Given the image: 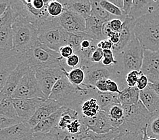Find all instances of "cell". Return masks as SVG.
<instances>
[{"mask_svg": "<svg viewBox=\"0 0 159 140\" xmlns=\"http://www.w3.org/2000/svg\"><path fill=\"white\" fill-rule=\"evenodd\" d=\"M95 88L75 86L64 75L56 82L48 98L57 101L62 107L74 109L79 112L81 104L85 100L92 98Z\"/></svg>", "mask_w": 159, "mask_h": 140, "instance_id": "1", "label": "cell"}, {"mask_svg": "<svg viewBox=\"0 0 159 140\" xmlns=\"http://www.w3.org/2000/svg\"><path fill=\"white\" fill-rule=\"evenodd\" d=\"M134 31L144 50L159 53V10L136 20Z\"/></svg>", "mask_w": 159, "mask_h": 140, "instance_id": "2", "label": "cell"}, {"mask_svg": "<svg viewBox=\"0 0 159 140\" xmlns=\"http://www.w3.org/2000/svg\"><path fill=\"white\" fill-rule=\"evenodd\" d=\"M48 0H11L10 6L18 16L25 19L38 28L50 18L48 12Z\"/></svg>", "mask_w": 159, "mask_h": 140, "instance_id": "3", "label": "cell"}, {"mask_svg": "<svg viewBox=\"0 0 159 140\" xmlns=\"http://www.w3.org/2000/svg\"><path fill=\"white\" fill-rule=\"evenodd\" d=\"M70 32L59 24L56 18L50 17L38 27V40L41 44L56 52L69 45Z\"/></svg>", "mask_w": 159, "mask_h": 140, "instance_id": "4", "label": "cell"}, {"mask_svg": "<svg viewBox=\"0 0 159 140\" xmlns=\"http://www.w3.org/2000/svg\"><path fill=\"white\" fill-rule=\"evenodd\" d=\"M125 112V121L118 130L120 132L131 134H143L153 115L148 111L141 101L130 106H123Z\"/></svg>", "mask_w": 159, "mask_h": 140, "instance_id": "5", "label": "cell"}, {"mask_svg": "<svg viewBox=\"0 0 159 140\" xmlns=\"http://www.w3.org/2000/svg\"><path fill=\"white\" fill-rule=\"evenodd\" d=\"M143 52L144 49L135 37L122 52L115 55L118 63L115 66L121 78L125 79L126 75L130 71H141L143 60Z\"/></svg>", "mask_w": 159, "mask_h": 140, "instance_id": "6", "label": "cell"}, {"mask_svg": "<svg viewBox=\"0 0 159 140\" xmlns=\"http://www.w3.org/2000/svg\"><path fill=\"white\" fill-rule=\"evenodd\" d=\"M13 49L25 53L39 42L38 28L25 19L18 16L12 24Z\"/></svg>", "mask_w": 159, "mask_h": 140, "instance_id": "7", "label": "cell"}, {"mask_svg": "<svg viewBox=\"0 0 159 140\" xmlns=\"http://www.w3.org/2000/svg\"><path fill=\"white\" fill-rule=\"evenodd\" d=\"M65 61L60 53L53 51L38 42L35 47L22 53L21 62H25L31 70H37L55 65L62 64Z\"/></svg>", "mask_w": 159, "mask_h": 140, "instance_id": "8", "label": "cell"}, {"mask_svg": "<svg viewBox=\"0 0 159 140\" xmlns=\"http://www.w3.org/2000/svg\"><path fill=\"white\" fill-rule=\"evenodd\" d=\"M63 66H66L65 61L63 63L59 65L41 68L35 70L37 81L39 82L41 90L47 98L50 96L56 82L64 75L62 70Z\"/></svg>", "mask_w": 159, "mask_h": 140, "instance_id": "9", "label": "cell"}, {"mask_svg": "<svg viewBox=\"0 0 159 140\" xmlns=\"http://www.w3.org/2000/svg\"><path fill=\"white\" fill-rule=\"evenodd\" d=\"M12 98H34L45 97L36 78L35 71L29 70L22 78L19 84L12 94Z\"/></svg>", "mask_w": 159, "mask_h": 140, "instance_id": "10", "label": "cell"}, {"mask_svg": "<svg viewBox=\"0 0 159 140\" xmlns=\"http://www.w3.org/2000/svg\"><path fill=\"white\" fill-rule=\"evenodd\" d=\"M22 53L14 49L0 53V90L5 86L7 78L21 62Z\"/></svg>", "mask_w": 159, "mask_h": 140, "instance_id": "11", "label": "cell"}, {"mask_svg": "<svg viewBox=\"0 0 159 140\" xmlns=\"http://www.w3.org/2000/svg\"><path fill=\"white\" fill-rule=\"evenodd\" d=\"M79 119L89 130L97 134H108L115 129L107 113L101 110L95 117L89 118L80 115Z\"/></svg>", "mask_w": 159, "mask_h": 140, "instance_id": "12", "label": "cell"}, {"mask_svg": "<svg viewBox=\"0 0 159 140\" xmlns=\"http://www.w3.org/2000/svg\"><path fill=\"white\" fill-rule=\"evenodd\" d=\"M46 98H13L18 115L25 122H28Z\"/></svg>", "mask_w": 159, "mask_h": 140, "instance_id": "13", "label": "cell"}, {"mask_svg": "<svg viewBox=\"0 0 159 140\" xmlns=\"http://www.w3.org/2000/svg\"><path fill=\"white\" fill-rule=\"evenodd\" d=\"M59 24L70 33L85 32V18L67 10L56 18Z\"/></svg>", "mask_w": 159, "mask_h": 140, "instance_id": "14", "label": "cell"}, {"mask_svg": "<svg viewBox=\"0 0 159 140\" xmlns=\"http://www.w3.org/2000/svg\"><path fill=\"white\" fill-rule=\"evenodd\" d=\"M31 69L24 62H21L7 78L3 89L0 90V99L4 97H12L24 75Z\"/></svg>", "mask_w": 159, "mask_h": 140, "instance_id": "15", "label": "cell"}, {"mask_svg": "<svg viewBox=\"0 0 159 140\" xmlns=\"http://www.w3.org/2000/svg\"><path fill=\"white\" fill-rule=\"evenodd\" d=\"M141 71L150 83L159 81V53L144 50Z\"/></svg>", "mask_w": 159, "mask_h": 140, "instance_id": "16", "label": "cell"}, {"mask_svg": "<svg viewBox=\"0 0 159 140\" xmlns=\"http://www.w3.org/2000/svg\"><path fill=\"white\" fill-rule=\"evenodd\" d=\"M136 20L129 17H127L123 22V27L119 32L120 41L117 45H114L112 51L115 56L122 52L131 41L135 38V26Z\"/></svg>", "mask_w": 159, "mask_h": 140, "instance_id": "17", "label": "cell"}, {"mask_svg": "<svg viewBox=\"0 0 159 140\" xmlns=\"http://www.w3.org/2000/svg\"><path fill=\"white\" fill-rule=\"evenodd\" d=\"M33 135V128L28 122L19 124L0 131V140H20L24 138L30 139Z\"/></svg>", "mask_w": 159, "mask_h": 140, "instance_id": "18", "label": "cell"}, {"mask_svg": "<svg viewBox=\"0 0 159 140\" xmlns=\"http://www.w3.org/2000/svg\"><path fill=\"white\" fill-rule=\"evenodd\" d=\"M62 107V105L58 103L57 101L48 98L37 110L35 114L28 121V123L30 126L33 128L43 120L58 111Z\"/></svg>", "mask_w": 159, "mask_h": 140, "instance_id": "19", "label": "cell"}, {"mask_svg": "<svg viewBox=\"0 0 159 140\" xmlns=\"http://www.w3.org/2000/svg\"><path fill=\"white\" fill-rule=\"evenodd\" d=\"M157 10H159V0H133V6L128 17L136 20Z\"/></svg>", "mask_w": 159, "mask_h": 140, "instance_id": "20", "label": "cell"}, {"mask_svg": "<svg viewBox=\"0 0 159 140\" xmlns=\"http://www.w3.org/2000/svg\"><path fill=\"white\" fill-rule=\"evenodd\" d=\"M60 2L62 3L64 10L70 11L85 19L92 15L91 0H62Z\"/></svg>", "mask_w": 159, "mask_h": 140, "instance_id": "21", "label": "cell"}, {"mask_svg": "<svg viewBox=\"0 0 159 140\" xmlns=\"http://www.w3.org/2000/svg\"><path fill=\"white\" fill-rule=\"evenodd\" d=\"M139 100L151 114H158L159 96L149 85L145 90L140 91Z\"/></svg>", "mask_w": 159, "mask_h": 140, "instance_id": "22", "label": "cell"}, {"mask_svg": "<svg viewBox=\"0 0 159 140\" xmlns=\"http://www.w3.org/2000/svg\"><path fill=\"white\" fill-rule=\"evenodd\" d=\"M66 107H62L61 108L59 109L58 111L54 112L48 118L45 119L42 121L37 125L35 127L33 128V131L34 133H48L50 131L53 129L58 127L60 119L61 118V116L64 111H65Z\"/></svg>", "mask_w": 159, "mask_h": 140, "instance_id": "23", "label": "cell"}, {"mask_svg": "<svg viewBox=\"0 0 159 140\" xmlns=\"http://www.w3.org/2000/svg\"><path fill=\"white\" fill-rule=\"evenodd\" d=\"M85 33L88 34L94 40L101 41L106 39L103 34V22L96 17L90 16L85 19Z\"/></svg>", "mask_w": 159, "mask_h": 140, "instance_id": "24", "label": "cell"}, {"mask_svg": "<svg viewBox=\"0 0 159 140\" xmlns=\"http://www.w3.org/2000/svg\"><path fill=\"white\" fill-rule=\"evenodd\" d=\"M92 98H96L100 106L101 111H105L114 104H120L119 100V94L112 92H102L95 88L93 90Z\"/></svg>", "mask_w": 159, "mask_h": 140, "instance_id": "25", "label": "cell"}, {"mask_svg": "<svg viewBox=\"0 0 159 140\" xmlns=\"http://www.w3.org/2000/svg\"><path fill=\"white\" fill-rule=\"evenodd\" d=\"M66 131H64L56 127L48 133H34L32 136L33 140H71L73 138Z\"/></svg>", "mask_w": 159, "mask_h": 140, "instance_id": "26", "label": "cell"}, {"mask_svg": "<svg viewBox=\"0 0 159 140\" xmlns=\"http://www.w3.org/2000/svg\"><path fill=\"white\" fill-rule=\"evenodd\" d=\"M12 26H0V53L13 49Z\"/></svg>", "mask_w": 159, "mask_h": 140, "instance_id": "27", "label": "cell"}, {"mask_svg": "<svg viewBox=\"0 0 159 140\" xmlns=\"http://www.w3.org/2000/svg\"><path fill=\"white\" fill-rule=\"evenodd\" d=\"M140 91L137 87H127L121 90L119 94V100L121 105L130 106L139 101Z\"/></svg>", "mask_w": 159, "mask_h": 140, "instance_id": "28", "label": "cell"}, {"mask_svg": "<svg viewBox=\"0 0 159 140\" xmlns=\"http://www.w3.org/2000/svg\"><path fill=\"white\" fill-rule=\"evenodd\" d=\"M104 111L107 113L111 121L112 126L115 129L122 125L125 121V112L123 105L120 104H114Z\"/></svg>", "mask_w": 159, "mask_h": 140, "instance_id": "29", "label": "cell"}, {"mask_svg": "<svg viewBox=\"0 0 159 140\" xmlns=\"http://www.w3.org/2000/svg\"><path fill=\"white\" fill-rule=\"evenodd\" d=\"M64 74L66 75L69 82L77 87H83L85 80V71L81 67L74 68L67 71L66 67H62Z\"/></svg>", "mask_w": 159, "mask_h": 140, "instance_id": "30", "label": "cell"}, {"mask_svg": "<svg viewBox=\"0 0 159 140\" xmlns=\"http://www.w3.org/2000/svg\"><path fill=\"white\" fill-rule=\"evenodd\" d=\"M100 111V108L97 100L94 98H91L83 102L81 104L79 114L90 118L96 116Z\"/></svg>", "mask_w": 159, "mask_h": 140, "instance_id": "31", "label": "cell"}, {"mask_svg": "<svg viewBox=\"0 0 159 140\" xmlns=\"http://www.w3.org/2000/svg\"><path fill=\"white\" fill-rule=\"evenodd\" d=\"M91 4H92V15L91 16L96 17L100 20L103 22L104 23H107V22H108L115 18H119L115 16H112V14L104 10L100 4V1L91 0Z\"/></svg>", "mask_w": 159, "mask_h": 140, "instance_id": "32", "label": "cell"}, {"mask_svg": "<svg viewBox=\"0 0 159 140\" xmlns=\"http://www.w3.org/2000/svg\"><path fill=\"white\" fill-rule=\"evenodd\" d=\"M0 115L10 117V118L19 117L15 108L12 97H4L0 99Z\"/></svg>", "mask_w": 159, "mask_h": 140, "instance_id": "33", "label": "cell"}, {"mask_svg": "<svg viewBox=\"0 0 159 140\" xmlns=\"http://www.w3.org/2000/svg\"><path fill=\"white\" fill-rule=\"evenodd\" d=\"M79 116H80V114L78 111L72 108H66L65 111L62 113L61 118L60 119L58 127L64 131H66L68 126L74 120L79 119Z\"/></svg>", "mask_w": 159, "mask_h": 140, "instance_id": "34", "label": "cell"}, {"mask_svg": "<svg viewBox=\"0 0 159 140\" xmlns=\"http://www.w3.org/2000/svg\"><path fill=\"white\" fill-rule=\"evenodd\" d=\"M100 4L104 10H107L108 13L112 14V16H115L117 18H120V20H122L123 22L127 18L126 16H124L122 10L119 8L118 7H116L110 1L101 0V1H100Z\"/></svg>", "mask_w": 159, "mask_h": 140, "instance_id": "35", "label": "cell"}, {"mask_svg": "<svg viewBox=\"0 0 159 140\" xmlns=\"http://www.w3.org/2000/svg\"><path fill=\"white\" fill-rule=\"evenodd\" d=\"M64 6L60 1H49L48 4V12L49 16L53 18L60 17L64 12Z\"/></svg>", "mask_w": 159, "mask_h": 140, "instance_id": "36", "label": "cell"}, {"mask_svg": "<svg viewBox=\"0 0 159 140\" xmlns=\"http://www.w3.org/2000/svg\"><path fill=\"white\" fill-rule=\"evenodd\" d=\"M147 134L149 137L159 139V113L152 116L147 125Z\"/></svg>", "mask_w": 159, "mask_h": 140, "instance_id": "37", "label": "cell"}, {"mask_svg": "<svg viewBox=\"0 0 159 140\" xmlns=\"http://www.w3.org/2000/svg\"><path fill=\"white\" fill-rule=\"evenodd\" d=\"M88 36V34L85 32H78V33H70L69 45L73 49L74 52H77L80 48L81 44L83 40Z\"/></svg>", "mask_w": 159, "mask_h": 140, "instance_id": "38", "label": "cell"}, {"mask_svg": "<svg viewBox=\"0 0 159 140\" xmlns=\"http://www.w3.org/2000/svg\"><path fill=\"white\" fill-rule=\"evenodd\" d=\"M22 122H25L20 118H10L3 115H0V129H4L6 128L13 127Z\"/></svg>", "mask_w": 159, "mask_h": 140, "instance_id": "39", "label": "cell"}, {"mask_svg": "<svg viewBox=\"0 0 159 140\" xmlns=\"http://www.w3.org/2000/svg\"><path fill=\"white\" fill-rule=\"evenodd\" d=\"M103 52L104 58L101 62L102 66L105 67H111L116 65L118 62H117L112 50H103Z\"/></svg>", "mask_w": 159, "mask_h": 140, "instance_id": "40", "label": "cell"}, {"mask_svg": "<svg viewBox=\"0 0 159 140\" xmlns=\"http://www.w3.org/2000/svg\"><path fill=\"white\" fill-rule=\"evenodd\" d=\"M142 74V71H132L128 73L125 77V82L127 86L136 87L138 79Z\"/></svg>", "mask_w": 159, "mask_h": 140, "instance_id": "41", "label": "cell"}, {"mask_svg": "<svg viewBox=\"0 0 159 140\" xmlns=\"http://www.w3.org/2000/svg\"><path fill=\"white\" fill-rule=\"evenodd\" d=\"M75 135L77 140H100V134H97L89 129Z\"/></svg>", "mask_w": 159, "mask_h": 140, "instance_id": "42", "label": "cell"}, {"mask_svg": "<svg viewBox=\"0 0 159 140\" xmlns=\"http://www.w3.org/2000/svg\"><path fill=\"white\" fill-rule=\"evenodd\" d=\"M65 63L67 67L71 68V69H74V68L79 67L80 66L81 59L77 54L74 53L69 58L65 59Z\"/></svg>", "mask_w": 159, "mask_h": 140, "instance_id": "43", "label": "cell"}, {"mask_svg": "<svg viewBox=\"0 0 159 140\" xmlns=\"http://www.w3.org/2000/svg\"><path fill=\"white\" fill-rule=\"evenodd\" d=\"M104 58V52L103 50L100 48H97L96 50L93 53L91 58V62L94 64L101 63L102 59Z\"/></svg>", "mask_w": 159, "mask_h": 140, "instance_id": "44", "label": "cell"}, {"mask_svg": "<svg viewBox=\"0 0 159 140\" xmlns=\"http://www.w3.org/2000/svg\"><path fill=\"white\" fill-rule=\"evenodd\" d=\"M108 24L112 31L119 32L123 27V21L119 18H115L108 22Z\"/></svg>", "mask_w": 159, "mask_h": 140, "instance_id": "45", "label": "cell"}, {"mask_svg": "<svg viewBox=\"0 0 159 140\" xmlns=\"http://www.w3.org/2000/svg\"><path fill=\"white\" fill-rule=\"evenodd\" d=\"M149 80L148 78L144 74H142L139 78L136 87L139 90V91H142V90H145L149 85Z\"/></svg>", "mask_w": 159, "mask_h": 140, "instance_id": "46", "label": "cell"}, {"mask_svg": "<svg viewBox=\"0 0 159 140\" xmlns=\"http://www.w3.org/2000/svg\"><path fill=\"white\" fill-rule=\"evenodd\" d=\"M107 88L109 92L116 93L119 94L121 92V90L119 88L120 87L118 83L111 79H107Z\"/></svg>", "mask_w": 159, "mask_h": 140, "instance_id": "47", "label": "cell"}, {"mask_svg": "<svg viewBox=\"0 0 159 140\" xmlns=\"http://www.w3.org/2000/svg\"><path fill=\"white\" fill-rule=\"evenodd\" d=\"M59 53L64 59H66L72 55H73L75 53L73 49L72 48L70 45H66V46L62 47L60 49Z\"/></svg>", "mask_w": 159, "mask_h": 140, "instance_id": "48", "label": "cell"}, {"mask_svg": "<svg viewBox=\"0 0 159 140\" xmlns=\"http://www.w3.org/2000/svg\"><path fill=\"white\" fill-rule=\"evenodd\" d=\"M113 44L109 39H104L100 41L98 44V47L102 49V50H112Z\"/></svg>", "mask_w": 159, "mask_h": 140, "instance_id": "49", "label": "cell"}, {"mask_svg": "<svg viewBox=\"0 0 159 140\" xmlns=\"http://www.w3.org/2000/svg\"><path fill=\"white\" fill-rule=\"evenodd\" d=\"M95 87L98 91L100 92H108V88H107V79H100V80H99L96 83Z\"/></svg>", "mask_w": 159, "mask_h": 140, "instance_id": "50", "label": "cell"}, {"mask_svg": "<svg viewBox=\"0 0 159 140\" xmlns=\"http://www.w3.org/2000/svg\"><path fill=\"white\" fill-rule=\"evenodd\" d=\"M133 6V0H124V6L122 10L125 16L128 17Z\"/></svg>", "mask_w": 159, "mask_h": 140, "instance_id": "51", "label": "cell"}, {"mask_svg": "<svg viewBox=\"0 0 159 140\" xmlns=\"http://www.w3.org/2000/svg\"><path fill=\"white\" fill-rule=\"evenodd\" d=\"M11 0H0V16L4 14L10 6Z\"/></svg>", "mask_w": 159, "mask_h": 140, "instance_id": "52", "label": "cell"}, {"mask_svg": "<svg viewBox=\"0 0 159 140\" xmlns=\"http://www.w3.org/2000/svg\"><path fill=\"white\" fill-rule=\"evenodd\" d=\"M108 39H109L114 45H117L120 41V34L119 32L112 31L108 35Z\"/></svg>", "mask_w": 159, "mask_h": 140, "instance_id": "53", "label": "cell"}, {"mask_svg": "<svg viewBox=\"0 0 159 140\" xmlns=\"http://www.w3.org/2000/svg\"><path fill=\"white\" fill-rule=\"evenodd\" d=\"M114 140H137V139H135L134 137L130 135L121 133V132L119 131V134L116 136V138L114 139Z\"/></svg>", "mask_w": 159, "mask_h": 140, "instance_id": "54", "label": "cell"}, {"mask_svg": "<svg viewBox=\"0 0 159 140\" xmlns=\"http://www.w3.org/2000/svg\"><path fill=\"white\" fill-rule=\"evenodd\" d=\"M110 2L116 7H118L120 10H123L124 6V0H111Z\"/></svg>", "mask_w": 159, "mask_h": 140, "instance_id": "55", "label": "cell"}, {"mask_svg": "<svg viewBox=\"0 0 159 140\" xmlns=\"http://www.w3.org/2000/svg\"><path fill=\"white\" fill-rule=\"evenodd\" d=\"M149 86L152 88L159 96V81L154 83H149Z\"/></svg>", "mask_w": 159, "mask_h": 140, "instance_id": "56", "label": "cell"}, {"mask_svg": "<svg viewBox=\"0 0 159 140\" xmlns=\"http://www.w3.org/2000/svg\"><path fill=\"white\" fill-rule=\"evenodd\" d=\"M143 140H159V139H157V138H155L149 137V136L148 135V134H147V127H146L144 129V130H143Z\"/></svg>", "mask_w": 159, "mask_h": 140, "instance_id": "57", "label": "cell"}, {"mask_svg": "<svg viewBox=\"0 0 159 140\" xmlns=\"http://www.w3.org/2000/svg\"><path fill=\"white\" fill-rule=\"evenodd\" d=\"M71 140H77V139H76V137H75V135H74V136H73V139H72Z\"/></svg>", "mask_w": 159, "mask_h": 140, "instance_id": "58", "label": "cell"}, {"mask_svg": "<svg viewBox=\"0 0 159 140\" xmlns=\"http://www.w3.org/2000/svg\"><path fill=\"white\" fill-rule=\"evenodd\" d=\"M29 139H26V138H24V139H20V140H27Z\"/></svg>", "mask_w": 159, "mask_h": 140, "instance_id": "59", "label": "cell"}, {"mask_svg": "<svg viewBox=\"0 0 159 140\" xmlns=\"http://www.w3.org/2000/svg\"><path fill=\"white\" fill-rule=\"evenodd\" d=\"M27 140H33V139H32V138H30V139H27Z\"/></svg>", "mask_w": 159, "mask_h": 140, "instance_id": "60", "label": "cell"}]
</instances>
